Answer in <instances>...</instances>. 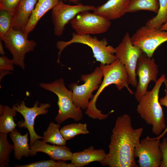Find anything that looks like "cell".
Here are the masks:
<instances>
[{
	"label": "cell",
	"instance_id": "6da1fadb",
	"mask_svg": "<svg viewBox=\"0 0 167 167\" xmlns=\"http://www.w3.org/2000/svg\"><path fill=\"white\" fill-rule=\"evenodd\" d=\"M142 127L134 128L130 116L125 114L118 117L112 131L109 152L100 162L109 167H138L134 151L140 142Z\"/></svg>",
	"mask_w": 167,
	"mask_h": 167
},
{
	"label": "cell",
	"instance_id": "7a4b0ae2",
	"mask_svg": "<svg viewBox=\"0 0 167 167\" xmlns=\"http://www.w3.org/2000/svg\"><path fill=\"white\" fill-rule=\"evenodd\" d=\"M101 64L103 73V80L96 93L89 101L85 112V113L89 117L100 120L106 119L112 113L110 111L107 114H103L96 106L97 99L105 88L111 84H114L119 91L126 88L131 94H134L129 87L130 83L127 70L119 59L117 58L109 64Z\"/></svg>",
	"mask_w": 167,
	"mask_h": 167
},
{
	"label": "cell",
	"instance_id": "3957f363",
	"mask_svg": "<svg viewBox=\"0 0 167 167\" xmlns=\"http://www.w3.org/2000/svg\"><path fill=\"white\" fill-rule=\"evenodd\" d=\"M166 79L165 75L163 74L155 82L152 89L147 91L140 98L136 109L140 117L152 126V132L158 136L167 126L159 99L160 89Z\"/></svg>",
	"mask_w": 167,
	"mask_h": 167
},
{
	"label": "cell",
	"instance_id": "277c9868",
	"mask_svg": "<svg viewBox=\"0 0 167 167\" xmlns=\"http://www.w3.org/2000/svg\"><path fill=\"white\" fill-rule=\"evenodd\" d=\"M39 85L42 88L54 93L58 97L59 109L55 118L58 123L61 124L69 118H72L76 121L82 119L83 115L82 109L76 107L74 104L72 92L66 87L63 79H56L50 83H41Z\"/></svg>",
	"mask_w": 167,
	"mask_h": 167
},
{
	"label": "cell",
	"instance_id": "5b68a950",
	"mask_svg": "<svg viewBox=\"0 0 167 167\" xmlns=\"http://www.w3.org/2000/svg\"><path fill=\"white\" fill-rule=\"evenodd\" d=\"M74 43L84 44L90 47L96 61L102 64H110L117 59L114 54L115 53V48L111 45H107L108 42L106 39L99 40L96 37H92L88 34L79 35L74 32L72 34L71 40L67 41H58L56 46L59 50L58 63L59 62L60 56L63 50L67 46Z\"/></svg>",
	"mask_w": 167,
	"mask_h": 167
},
{
	"label": "cell",
	"instance_id": "8992f818",
	"mask_svg": "<svg viewBox=\"0 0 167 167\" xmlns=\"http://www.w3.org/2000/svg\"><path fill=\"white\" fill-rule=\"evenodd\" d=\"M103 73L101 63L96 66L91 73L83 74L80 76V80L84 82L81 85L77 83L70 84L69 87L72 92V101L77 108L86 109L88 106L89 100L93 97L92 93L98 89L102 82Z\"/></svg>",
	"mask_w": 167,
	"mask_h": 167
},
{
	"label": "cell",
	"instance_id": "52a82bcc",
	"mask_svg": "<svg viewBox=\"0 0 167 167\" xmlns=\"http://www.w3.org/2000/svg\"><path fill=\"white\" fill-rule=\"evenodd\" d=\"M28 35L23 31L12 27L2 40L5 47L12 55L11 60L14 64L20 66L23 70L25 67V54L33 51L36 45L34 41L28 39Z\"/></svg>",
	"mask_w": 167,
	"mask_h": 167
},
{
	"label": "cell",
	"instance_id": "ba28073f",
	"mask_svg": "<svg viewBox=\"0 0 167 167\" xmlns=\"http://www.w3.org/2000/svg\"><path fill=\"white\" fill-rule=\"evenodd\" d=\"M115 49L117 58L124 65L127 70L130 84L136 87L138 81L136 68L138 60L143 51L139 46L133 44L128 32L126 33L122 41Z\"/></svg>",
	"mask_w": 167,
	"mask_h": 167
},
{
	"label": "cell",
	"instance_id": "9c48e42d",
	"mask_svg": "<svg viewBox=\"0 0 167 167\" xmlns=\"http://www.w3.org/2000/svg\"><path fill=\"white\" fill-rule=\"evenodd\" d=\"M131 38L133 45L139 47L152 58L157 48L167 41V31L145 25L138 29Z\"/></svg>",
	"mask_w": 167,
	"mask_h": 167
},
{
	"label": "cell",
	"instance_id": "30bf717a",
	"mask_svg": "<svg viewBox=\"0 0 167 167\" xmlns=\"http://www.w3.org/2000/svg\"><path fill=\"white\" fill-rule=\"evenodd\" d=\"M70 23L75 33L79 35L104 33L111 25L110 20L89 11L79 13Z\"/></svg>",
	"mask_w": 167,
	"mask_h": 167
},
{
	"label": "cell",
	"instance_id": "8fae6325",
	"mask_svg": "<svg viewBox=\"0 0 167 167\" xmlns=\"http://www.w3.org/2000/svg\"><path fill=\"white\" fill-rule=\"evenodd\" d=\"M39 101L35 102L33 107L30 108L27 107L24 101L14 105L13 108L23 116L24 120L18 122V126L19 128H26L29 132L30 136V146H31L35 140L43 139V136L38 135L35 131L34 128V121L36 117L40 115L47 114L48 109L51 106L49 103H41L38 106Z\"/></svg>",
	"mask_w": 167,
	"mask_h": 167
},
{
	"label": "cell",
	"instance_id": "7c38bea8",
	"mask_svg": "<svg viewBox=\"0 0 167 167\" xmlns=\"http://www.w3.org/2000/svg\"><path fill=\"white\" fill-rule=\"evenodd\" d=\"M155 138L147 136L140 141L134 151L135 158L139 167H159L162 159L160 143Z\"/></svg>",
	"mask_w": 167,
	"mask_h": 167
},
{
	"label": "cell",
	"instance_id": "4fadbf2b",
	"mask_svg": "<svg viewBox=\"0 0 167 167\" xmlns=\"http://www.w3.org/2000/svg\"><path fill=\"white\" fill-rule=\"evenodd\" d=\"M95 8L93 6L81 4L70 5L65 4L62 0H60L53 8L51 12L55 35L58 36H62L66 25L79 13L93 11Z\"/></svg>",
	"mask_w": 167,
	"mask_h": 167
},
{
	"label": "cell",
	"instance_id": "5bb4252c",
	"mask_svg": "<svg viewBox=\"0 0 167 167\" xmlns=\"http://www.w3.org/2000/svg\"><path fill=\"white\" fill-rule=\"evenodd\" d=\"M158 73V67L154 59L148 57L144 52L139 58L136 68L139 81L134 96L138 101L148 91L149 83L151 81L155 82L157 81Z\"/></svg>",
	"mask_w": 167,
	"mask_h": 167
},
{
	"label": "cell",
	"instance_id": "9a60e30c",
	"mask_svg": "<svg viewBox=\"0 0 167 167\" xmlns=\"http://www.w3.org/2000/svg\"><path fill=\"white\" fill-rule=\"evenodd\" d=\"M30 156H32L36 155L38 152H41L54 160L65 161L71 160L72 153L66 145H51L37 139L30 146Z\"/></svg>",
	"mask_w": 167,
	"mask_h": 167
},
{
	"label": "cell",
	"instance_id": "2e32d148",
	"mask_svg": "<svg viewBox=\"0 0 167 167\" xmlns=\"http://www.w3.org/2000/svg\"><path fill=\"white\" fill-rule=\"evenodd\" d=\"M129 0H108L95 8L93 13L109 20L119 19L126 12Z\"/></svg>",
	"mask_w": 167,
	"mask_h": 167
},
{
	"label": "cell",
	"instance_id": "e0dca14e",
	"mask_svg": "<svg viewBox=\"0 0 167 167\" xmlns=\"http://www.w3.org/2000/svg\"><path fill=\"white\" fill-rule=\"evenodd\" d=\"M38 0H21L13 17L12 27L23 31Z\"/></svg>",
	"mask_w": 167,
	"mask_h": 167
},
{
	"label": "cell",
	"instance_id": "ac0fdd59",
	"mask_svg": "<svg viewBox=\"0 0 167 167\" xmlns=\"http://www.w3.org/2000/svg\"><path fill=\"white\" fill-rule=\"evenodd\" d=\"M106 155L103 149H95L93 146H91L82 151L72 153L71 163L75 167H83L92 162H100Z\"/></svg>",
	"mask_w": 167,
	"mask_h": 167
},
{
	"label": "cell",
	"instance_id": "d6986e66",
	"mask_svg": "<svg viewBox=\"0 0 167 167\" xmlns=\"http://www.w3.org/2000/svg\"><path fill=\"white\" fill-rule=\"evenodd\" d=\"M60 0H38L23 32L28 35L34 29L41 17L49 10L53 9Z\"/></svg>",
	"mask_w": 167,
	"mask_h": 167
},
{
	"label": "cell",
	"instance_id": "ffe728a7",
	"mask_svg": "<svg viewBox=\"0 0 167 167\" xmlns=\"http://www.w3.org/2000/svg\"><path fill=\"white\" fill-rule=\"evenodd\" d=\"M28 132L22 135L16 129L10 132V137L14 145V157L20 161L23 156L28 157L30 156V148L28 143Z\"/></svg>",
	"mask_w": 167,
	"mask_h": 167
},
{
	"label": "cell",
	"instance_id": "44dd1931",
	"mask_svg": "<svg viewBox=\"0 0 167 167\" xmlns=\"http://www.w3.org/2000/svg\"><path fill=\"white\" fill-rule=\"evenodd\" d=\"M17 112L7 105H0V132L8 133L14 131L17 126L14 117Z\"/></svg>",
	"mask_w": 167,
	"mask_h": 167
},
{
	"label": "cell",
	"instance_id": "7402d4cb",
	"mask_svg": "<svg viewBox=\"0 0 167 167\" xmlns=\"http://www.w3.org/2000/svg\"><path fill=\"white\" fill-rule=\"evenodd\" d=\"M159 7L158 0H129L126 12L132 13L140 10H146L157 14Z\"/></svg>",
	"mask_w": 167,
	"mask_h": 167
},
{
	"label": "cell",
	"instance_id": "603a6c76",
	"mask_svg": "<svg viewBox=\"0 0 167 167\" xmlns=\"http://www.w3.org/2000/svg\"><path fill=\"white\" fill-rule=\"evenodd\" d=\"M60 127L59 123L56 124L54 122L50 123L47 130L43 133L42 141L53 144L66 145V140L61 134L59 130Z\"/></svg>",
	"mask_w": 167,
	"mask_h": 167
},
{
	"label": "cell",
	"instance_id": "cb8c5ba5",
	"mask_svg": "<svg viewBox=\"0 0 167 167\" xmlns=\"http://www.w3.org/2000/svg\"><path fill=\"white\" fill-rule=\"evenodd\" d=\"M7 133H0V167H8L11 152L14 150L13 145L7 139Z\"/></svg>",
	"mask_w": 167,
	"mask_h": 167
},
{
	"label": "cell",
	"instance_id": "d4e9b609",
	"mask_svg": "<svg viewBox=\"0 0 167 167\" xmlns=\"http://www.w3.org/2000/svg\"><path fill=\"white\" fill-rule=\"evenodd\" d=\"M60 131L64 138L70 140L77 135L89 133L86 123H74L66 125L61 128Z\"/></svg>",
	"mask_w": 167,
	"mask_h": 167
},
{
	"label": "cell",
	"instance_id": "484cf974",
	"mask_svg": "<svg viewBox=\"0 0 167 167\" xmlns=\"http://www.w3.org/2000/svg\"><path fill=\"white\" fill-rule=\"evenodd\" d=\"M159 9L156 15L148 19L146 25L160 28L167 22V0H158Z\"/></svg>",
	"mask_w": 167,
	"mask_h": 167
},
{
	"label": "cell",
	"instance_id": "4316f807",
	"mask_svg": "<svg viewBox=\"0 0 167 167\" xmlns=\"http://www.w3.org/2000/svg\"><path fill=\"white\" fill-rule=\"evenodd\" d=\"M16 167H75L73 164H68L65 161L56 162L54 160L41 161L24 165H16Z\"/></svg>",
	"mask_w": 167,
	"mask_h": 167
},
{
	"label": "cell",
	"instance_id": "83f0119b",
	"mask_svg": "<svg viewBox=\"0 0 167 167\" xmlns=\"http://www.w3.org/2000/svg\"><path fill=\"white\" fill-rule=\"evenodd\" d=\"M13 19L12 15L6 10L0 9V38L1 41L12 27Z\"/></svg>",
	"mask_w": 167,
	"mask_h": 167
},
{
	"label": "cell",
	"instance_id": "f1b7e54d",
	"mask_svg": "<svg viewBox=\"0 0 167 167\" xmlns=\"http://www.w3.org/2000/svg\"><path fill=\"white\" fill-rule=\"evenodd\" d=\"M21 0H0V9L8 11L13 15Z\"/></svg>",
	"mask_w": 167,
	"mask_h": 167
},
{
	"label": "cell",
	"instance_id": "f546056e",
	"mask_svg": "<svg viewBox=\"0 0 167 167\" xmlns=\"http://www.w3.org/2000/svg\"><path fill=\"white\" fill-rule=\"evenodd\" d=\"M11 59H10L4 55L0 57V71L6 70L12 71L14 70V65Z\"/></svg>",
	"mask_w": 167,
	"mask_h": 167
},
{
	"label": "cell",
	"instance_id": "4dcf8cb0",
	"mask_svg": "<svg viewBox=\"0 0 167 167\" xmlns=\"http://www.w3.org/2000/svg\"><path fill=\"white\" fill-rule=\"evenodd\" d=\"M160 147L162 155V159L160 167H167V138H163L160 143Z\"/></svg>",
	"mask_w": 167,
	"mask_h": 167
},
{
	"label": "cell",
	"instance_id": "1f68e13d",
	"mask_svg": "<svg viewBox=\"0 0 167 167\" xmlns=\"http://www.w3.org/2000/svg\"><path fill=\"white\" fill-rule=\"evenodd\" d=\"M164 83L165 87V95L164 97L161 98L159 100V102L161 106H164L167 108V79H166L164 81ZM167 132V126L162 133L155 138L157 139L160 140V139L162 138Z\"/></svg>",
	"mask_w": 167,
	"mask_h": 167
},
{
	"label": "cell",
	"instance_id": "d6a6232c",
	"mask_svg": "<svg viewBox=\"0 0 167 167\" xmlns=\"http://www.w3.org/2000/svg\"><path fill=\"white\" fill-rule=\"evenodd\" d=\"M11 74H12V73L10 71L6 70L0 71V81L4 76L7 75Z\"/></svg>",
	"mask_w": 167,
	"mask_h": 167
},
{
	"label": "cell",
	"instance_id": "836d02e7",
	"mask_svg": "<svg viewBox=\"0 0 167 167\" xmlns=\"http://www.w3.org/2000/svg\"><path fill=\"white\" fill-rule=\"evenodd\" d=\"M0 54L2 55H4L5 54L1 40L0 41Z\"/></svg>",
	"mask_w": 167,
	"mask_h": 167
},
{
	"label": "cell",
	"instance_id": "e575fe53",
	"mask_svg": "<svg viewBox=\"0 0 167 167\" xmlns=\"http://www.w3.org/2000/svg\"><path fill=\"white\" fill-rule=\"evenodd\" d=\"M160 29L162 30L167 31V22L162 25Z\"/></svg>",
	"mask_w": 167,
	"mask_h": 167
},
{
	"label": "cell",
	"instance_id": "d590c367",
	"mask_svg": "<svg viewBox=\"0 0 167 167\" xmlns=\"http://www.w3.org/2000/svg\"><path fill=\"white\" fill-rule=\"evenodd\" d=\"M71 0V1H76V0Z\"/></svg>",
	"mask_w": 167,
	"mask_h": 167
}]
</instances>
